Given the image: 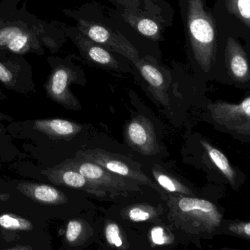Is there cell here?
<instances>
[{
    "label": "cell",
    "mask_w": 250,
    "mask_h": 250,
    "mask_svg": "<svg viewBox=\"0 0 250 250\" xmlns=\"http://www.w3.org/2000/svg\"><path fill=\"white\" fill-rule=\"evenodd\" d=\"M20 0L0 1V49L24 55L56 54L66 42L57 21L47 23L27 11Z\"/></svg>",
    "instance_id": "6da1fadb"
},
{
    "label": "cell",
    "mask_w": 250,
    "mask_h": 250,
    "mask_svg": "<svg viewBox=\"0 0 250 250\" xmlns=\"http://www.w3.org/2000/svg\"><path fill=\"white\" fill-rule=\"evenodd\" d=\"M62 13L77 22V30L93 42L126 58L128 62L150 56L162 61L159 44L140 39L105 13L96 2L78 9H62Z\"/></svg>",
    "instance_id": "7a4b0ae2"
},
{
    "label": "cell",
    "mask_w": 250,
    "mask_h": 250,
    "mask_svg": "<svg viewBox=\"0 0 250 250\" xmlns=\"http://www.w3.org/2000/svg\"><path fill=\"white\" fill-rule=\"evenodd\" d=\"M207 0H178L188 65L201 80L213 79L217 26Z\"/></svg>",
    "instance_id": "3957f363"
},
{
    "label": "cell",
    "mask_w": 250,
    "mask_h": 250,
    "mask_svg": "<svg viewBox=\"0 0 250 250\" xmlns=\"http://www.w3.org/2000/svg\"><path fill=\"white\" fill-rule=\"evenodd\" d=\"M111 18L143 40L159 44L174 24L175 10L165 0H108Z\"/></svg>",
    "instance_id": "277c9868"
},
{
    "label": "cell",
    "mask_w": 250,
    "mask_h": 250,
    "mask_svg": "<svg viewBox=\"0 0 250 250\" xmlns=\"http://www.w3.org/2000/svg\"><path fill=\"white\" fill-rule=\"evenodd\" d=\"M213 79L238 87L250 83V46L218 28Z\"/></svg>",
    "instance_id": "5b68a950"
},
{
    "label": "cell",
    "mask_w": 250,
    "mask_h": 250,
    "mask_svg": "<svg viewBox=\"0 0 250 250\" xmlns=\"http://www.w3.org/2000/svg\"><path fill=\"white\" fill-rule=\"evenodd\" d=\"M77 58L71 54L64 58L48 57L51 72L45 84L47 96L52 101L73 110H80L81 105L70 90V85L84 84L86 82L84 70L75 62Z\"/></svg>",
    "instance_id": "8992f818"
},
{
    "label": "cell",
    "mask_w": 250,
    "mask_h": 250,
    "mask_svg": "<svg viewBox=\"0 0 250 250\" xmlns=\"http://www.w3.org/2000/svg\"><path fill=\"white\" fill-rule=\"evenodd\" d=\"M66 38L71 39L80 52V58L90 66L106 71L133 74L126 58L84 36L77 27L58 22Z\"/></svg>",
    "instance_id": "52a82bcc"
},
{
    "label": "cell",
    "mask_w": 250,
    "mask_h": 250,
    "mask_svg": "<svg viewBox=\"0 0 250 250\" xmlns=\"http://www.w3.org/2000/svg\"><path fill=\"white\" fill-rule=\"evenodd\" d=\"M212 12L218 29L250 46V0H215Z\"/></svg>",
    "instance_id": "ba28073f"
},
{
    "label": "cell",
    "mask_w": 250,
    "mask_h": 250,
    "mask_svg": "<svg viewBox=\"0 0 250 250\" xmlns=\"http://www.w3.org/2000/svg\"><path fill=\"white\" fill-rule=\"evenodd\" d=\"M171 206L173 216L191 227L210 232L219 226L222 216L215 205L206 200L184 197L174 200Z\"/></svg>",
    "instance_id": "9c48e42d"
},
{
    "label": "cell",
    "mask_w": 250,
    "mask_h": 250,
    "mask_svg": "<svg viewBox=\"0 0 250 250\" xmlns=\"http://www.w3.org/2000/svg\"><path fill=\"white\" fill-rule=\"evenodd\" d=\"M133 74L144 83L150 93L158 99L165 102L169 97L172 82V68L153 57L140 58L130 62Z\"/></svg>",
    "instance_id": "30bf717a"
},
{
    "label": "cell",
    "mask_w": 250,
    "mask_h": 250,
    "mask_svg": "<svg viewBox=\"0 0 250 250\" xmlns=\"http://www.w3.org/2000/svg\"><path fill=\"white\" fill-rule=\"evenodd\" d=\"M60 167L77 171L88 181L106 191L127 192L138 189L135 181L109 172L97 164L83 159H68L60 165Z\"/></svg>",
    "instance_id": "8fae6325"
},
{
    "label": "cell",
    "mask_w": 250,
    "mask_h": 250,
    "mask_svg": "<svg viewBox=\"0 0 250 250\" xmlns=\"http://www.w3.org/2000/svg\"><path fill=\"white\" fill-rule=\"evenodd\" d=\"M0 83L20 92L33 87L32 67L24 56L0 49Z\"/></svg>",
    "instance_id": "7c38bea8"
},
{
    "label": "cell",
    "mask_w": 250,
    "mask_h": 250,
    "mask_svg": "<svg viewBox=\"0 0 250 250\" xmlns=\"http://www.w3.org/2000/svg\"><path fill=\"white\" fill-rule=\"evenodd\" d=\"M215 121L240 134H250V97L238 104L218 102L210 106Z\"/></svg>",
    "instance_id": "4fadbf2b"
},
{
    "label": "cell",
    "mask_w": 250,
    "mask_h": 250,
    "mask_svg": "<svg viewBox=\"0 0 250 250\" xmlns=\"http://www.w3.org/2000/svg\"><path fill=\"white\" fill-rule=\"evenodd\" d=\"M79 159L89 161L100 165L109 172H113L121 176L125 177L134 181L146 184L149 187H154L151 181L141 172L130 167L126 162L117 159L111 153L104 150L95 149V150H81L77 153Z\"/></svg>",
    "instance_id": "5bb4252c"
},
{
    "label": "cell",
    "mask_w": 250,
    "mask_h": 250,
    "mask_svg": "<svg viewBox=\"0 0 250 250\" xmlns=\"http://www.w3.org/2000/svg\"><path fill=\"white\" fill-rule=\"evenodd\" d=\"M43 172L51 182L57 185L82 189L96 197H103L106 196V191L90 182L85 177L74 169L57 166L52 169L43 171Z\"/></svg>",
    "instance_id": "9a60e30c"
},
{
    "label": "cell",
    "mask_w": 250,
    "mask_h": 250,
    "mask_svg": "<svg viewBox=\"0 0 250 250\" xmlns=\"http://www.w3.org/2000/svg\"><path fill=\"white\" fill-rule=\"evenodd\" d=\"M17 188L24 195L40 204L58 206L65 204L68 200L62 191L46 184L22 183Z\"/></svg>",
    "instance_id": "2e32d148"
},
{
    "label": "cell",
    "mask_w": 250,
    "mask_h": 250,
    "mask_svg": "<svg viewBox=\"0 0 250 250\" xmlns=\"http://www.w3.org/2000/svg\"><path fill=\"white\" fill-rule=\"evenodd\" d=\"M33 128L55 140H70L79 134L83 127L68 120L44 119L35 121Z\"/></svg>",
    "instance_id": "e0dca14e"
},
{
    "label": "cell",
    "mask_w": 250,
    "mask_h": 250,
    "mask_svg": "<svg viewBox=\"0 0 250 250\" xmlns=\"http://www.w3.org/2000/svg\"><path fill=\"white\" fill-rule=\"evenodd\" d=\"M150 127L145 124V121L134 120L128 127V137L134 146L145 150L151 148L153 143Z\"/></svg>",
    "instance_id": "ac0fdd59"
},
{
    "label": "cell",
    "mask_w": 250,
    "mask_h": 250,
    "mask_svg": "<svg viewBox=\"0 0 250 250\" xmlns=\"http://www.w3.org/2000/svg\"><path fill=\"white\" fill-rule=\"evenodd\" d=\"M202 146L206 149L210 159L218 169L224 174L225 177L230 181L231 184L235 182V173L232 167L229 165L226 156L218 149L212 147L206 141H201Z\"/></svg>",
    "instance_id": "d6986e66"
},
{
    "label": "cell",
    "mask_w": 250,
    "mask_h": 250,
    "mask_svg": "<svg viewBox=\"0 0 250 250\" xmlns=\"http://www.w3.org/2000/svg\"><path fill=\"white\" fill-rule=\"evenodd\" d=\"M0 227L9 230L29 231L33 228L30 221L11 213H5L0 216Z\"/></svg>",
    "instance_id": "ffe728a7"
},
{
    "label": "cell",
    "mask_w": 250,
    "mask_h": 250,
    "mask_svg": "<svg viewBox=\"0 0 250 250\" xmlns=\"http://www.w3.org/2000/svg\"><path fill=\"white\" fill-rule=\"evenodd\" d=\"M85 234L84 224L80 219H71L67 225L65 239L71 246H77L83 241Z\"/></svg>",
    "instance_id": "44dd1931"
},
{
    "label": "cell",
    "mask_w": 250,
    "mask_h": 250,
    "mask_svg": "<svg viewBox=\"0 0 250 250\" xmlns=\"http://www.w3.org/2000/svg\"><path fill=\"white\" fill-rule=\"evenodd\" d=\"M154 175L159 185L163 187L165 189L171 191V192H179L186 194H191V191H189L187 187L181 185L178 181L172 179L168 175L163 173H157V172H155Z\"/></svg>",
    "instance_id": "7402d4cb"
},
{
    "label": "cell",
    "mask_w": 250,
    "mask_h": 250,
    "mask_svg": "<svg viewBox=\"0 0 250 250\" xmlns=\"http://www.w3.org/2000/svg\"><path fill=\"white\" fill-rule=\"evenodd\" d=\"M106 241L111 245L121 247L123 245L122 238L120 235V228L116 224L111 223L106 226L105 229Z\"/></svg>",
    "instance_id": "603a6c76"
},
{
    "label": "cell",
    "mask_w": 250,
    "mask_h": 250,
    "mask_svg": "<svg viewBox=\"0 0 250 250\" xmlns=\"http://www.w3.org/2000/svg\"><path fill=\"white\" fill-rule=\"evenodd\" d=\"M128 216L133 222H145L150 219L152 214L146 208L143 206H137L129 210Z\"/></svg>",
    "instance_id": "cb8c5ba5"
},
{
    "label": "cell",
    "mask_w": 250,
    "mask_h": 250,
    "mask_svg": "<svg viewBox=\"0 0 250 250\" xmlns=\"http://www.w3.org/2000/svg\"><path fill=\"white\" fill-rule=\"evenodd\" d=\"M150 235H151L152 241L155 244L163 245L166 243V235H165L163 228L161 227H156V228H153Z\"/></svg>",
    "instance_id": "d4e9b609"
},
{
    "label": "cell",
    "mask_w": 250,
    "mask_h": 250,
    "mask_svg": "<svg viewBox=\"0 0 250 250\" xmlns=\"http://www.w3.org/2000/svg\"><path fill=\"white\" fill-rule=\"evenodd\" d=\"M230 229L235 233H242L244 235H247V237L250 236V223L241 224V225H232Z\"/></svg>",
    "instance_id": "484cf974"
},
{
    "label": "cell",
    "mask_w": 250,
    "mask_h": 250,
    "mask_svg": "<svg viewBox=\"0 0 250 250\" xmlns=\"http://www.w3.org/2000/svg\"><path fill=\"white\" fill-rule=\"evenodd\" d=\"M9 250H33L31 247L30 246H17V247H11V248H9Z\"/></svg>",
    "instance_id": "4316f807"
},
{
    "label": "cell",
    "mask_w": 250,
    "mask_h": 250,
    "mask_svg": "<svg viewBox=\"0 0 250 250\" xmlns=\"http://www.w3.org/2000/svg\"><path fill=\"white\" fill-rule=\"evenodd\" d=\"M0 132H1V126H0Z\"/></svg>",
    "instance_id": "83f0119b"
}]
</instances>
